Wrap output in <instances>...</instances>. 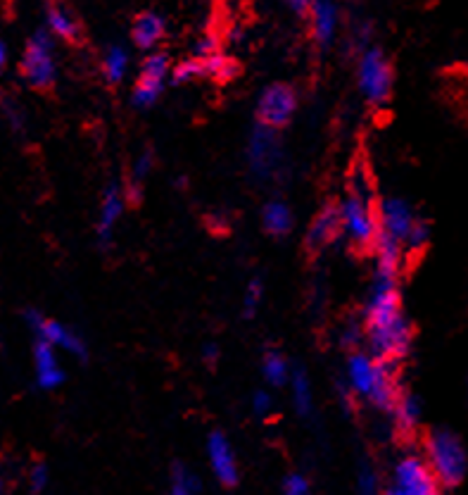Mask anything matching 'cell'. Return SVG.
Wrapping results in <instances>:
<instances>
[{
  "label": "cell",
  "instance_id": "6da1fadb",
  "mask_svg": "<svg viewBox=\"0 0 468 495\" xmlns=\"http://www.w3.org/2000/svg\"><path fill=\"white\" fill-rule=\"evenodd\" d=\"M364 336L371 355L383 363H397L411 351V324L402 310V296L395 272L376 269L364 308Z\"/></svg>",
  "mask_w": 468,
  "mask_h": 495
},
{
  "label": "cell",
  "instance_id": "7a4b0ae2",
  "mask_svg": "<svg viewBox=\"0 0 468 495\" xmlns=\"http://www.w3.org/2000/svg\"><path fill=\"white\" fill-rule=\"evenodd\" d=\"M345 388L352 395L369 400L379 410L390 412L400 398L390 363H383L371 353H352L345 367Z\"/></svg>",
  "mask_w": 468,
  "mask_h": 495
},
{
  "label": "cell",
  "instance_id": "3957f363",
  "mask_svg": "<svg viewBox=\"0 0 468 495\" xmlns=\"http://www.w3.org/2000/svg\"><path fill=\"white\" fill-rule=\"evenodd\" d=\"M338 212H340L342 236H345L352 246L369 248L376 243V238H379L380 234L379 212L373 210L371 191H369V184L364 182V176H355L352 191H349L348 198L338 205Z\"/></svg>",
  "mask_w": 468,
  "mask_h": 495
},
{
  "label": "cell",
  "instance_id": "277c9868",
  "mask_svg": "<svg viewBox=\"0 0 468 495\" xmlns=\"http://www.w3.org/2000/svg\"><path fill=\"white\" fill-rule=\"evenodd\" d=\"M423 459L442 489H454L466 479L468 453L454 431L432 429L423 446Z\"/></svg>",
  "mask_w": 468,
  "mask_h": 495
},
{
  "label": "cell",
  "instance_id": "5b68a950",
  "mask_svg": "<svg viewBox=\"0 0 468 495\" xmlns=\"http://www.w3.org/2000/svg\"><path fill=\"white\" fill-rule=\"evenodd\" d=\"M19 72L31 89H50L57 79V58L55 43L46 29L34 31L25 43L19 58Z\"/></svg>",
  "mask_w": 468,
  "mask_h": 495
},
{
  "label": "cell",
  "instance_id": "8992f818",
  "mask_svg": "<svg viewBox=\"0 0 468 495\" xmlns=\"http://www.w3.org/2000/svg\"><path fill=\"white\" fill-rule=\"evenodd\" d=\"M357 84L371 105L388 100L392 91V67L380 48H364L357 65Z\"/></svg>",
  "mask_w": 468,
  "mask_h": 495
},
{
  "label": "cell",
  "instance_id": "52a82bcc",
  "mask_svg": "<svg viewBox=\"0 0 468 495\" xmlns=\"http://www.w3.org/2000/svg\"><path fill=\"white\" fill-rule=\"evenodd\" d=\"M247 164L257 179L269 182L278 174L283 164V145L278 133L274 129L266 127H255L247 141Z\"/></svg>",
  "mask_w": 468,
  "mask_h": 495
},
{
  "label": "cell",
  "instance_id": "ba28073f",
  "mask_svg": "<svg viewBox=\"0 0 468 495\" xmlns=\"http://www.w3.org/2000/svg\"><path fill=\"white\" fill-rule=\"evenodd\" d=\"M25 321L31 332H34V339L36 341L48 343L50 348H55L57 353H67V355L74 357H86L84 339H81L74 329L62 324V321L50 320V317L41 314L38 310H26Z\"/></svg>",
  "mask_w": 468,
  "mask_h": 495
},
{
  "label": "cell",
  "instance_id": "9c48e42d",
  "mask_svg": "<svg viewBox=\"0 0 468 495\" xmlns=\"http://www.w3.org/2000/svg\"><path fill=\"white\" fill-rule=\"evenodd\" d=\"M392 486L407 495H442V486L432 477L431 467L421 455H404L392 469Z\"/></svg>",
  "mask_w": 468,
  "mask_h": 495
},
{
  "label": "cell",
  "instance_id": "30bf717a",
  "mask_svg": "<svg viewBox=\"0 0 468 495\" xmlns=\"http://www.w3.org/2000/svg\"><path fill=\"white\" fill-rule=\"evenodd\" d=\"M169 74H172V67H169L167 55L164 53L148 55L139 69V79H136V86H133L131 103L140 110L152 108V105L160 100V96H162V89L164 84H167Z\"/></svg>",
  "mask_w": 468,
  "mask_h": 495
},
{
  "label": "cell",
  "instance_id": "8fae6325",
  "mask_svg": "<svg viewBox=\"0 0 468 495\" xmlns=\"http://www.w3.org/2000/svg\"><path fill=\"white\" fill-rule=\"evenodd\" d=\"M297 110V93L288 84H271L259 93L257 117L259 124L266 129H281L293 120Z\"/></svg>",
  "mask_w": 468,
  "mask_h": 495
},
{
  "label": "cell",
  "instance_id": "7c38bea8",
  "mask_svg": "<svg viewBox=\"0 0 468 495\" xmlns=\"http://www.w3.org/2000/svg\"><path fill=\"white\" fill-rule=\"evenodd\" d=\"M207 462H210V469L214 474V479L222 486H235L238 479H241V471H238V459H235L234 446L228 443L226 436L222 431H214L207 438Z\"/></svg>",
  "mask_w": 468,
  "mask_h": 495
},
{
  "label": "cell",
  "instance_id": "4fadbf2b",
  "mask_svg": "<svg viewBox=\"0 0 468 495\" xmlns=\"http://www.w3.org/2000/svg\"><path fill=\"white\" fill-rule=\"evenodd\" d=\"M379 229L380 234L390 236L397 243H404L411 226L416 224L414 207L404 198H385L379 205Z\"/></svg>",
  "mask_w": 468,
  "mask_h": 495
},
{
  "label": "cell",
  "instance_id": "5bb4252c",
  "mask_svg": "<svg viewBox=\"0 0 468 495\" xmlns=\"http://www.w3.org/2000/svg\"><path fill=\"white\" fill-rule=\"evenodd\" d=\"M31 360H34V376L36 386L43 391H55L65 384V369L60 364V353L50 348L43 341H34L31 348Z\"/></svg>",
  "mask_w": 468,
  "mask_h": 495
},
{
  "label": "cell",
  "instance_id": "9a60e30c",
  "mask_svg": "<svg viewBox=\"0 0 468 495\" xmlns=\"http://www.w3.org/2000/svg\"><path fill=\"white\" fill-rule=\"evenodd\" d=\"M124 207H127V194H124V188H121L120 184H109V186L105 188V194H102L100 212H98V238H100V243H105V246L112 241L114 229H117L121 215H124Z\"/></svg>",
  "mask_w": 468,
  "mask_h": 495
},
{
  "label": "cell",
  "instance_id": "2e32d148",
  "mask_svg": "<svg viewBox=\"0 0 468 495\" xmlns=\"http://www.w3.org/2000/svg\"><path fill=\"white\" fill-rule=\"evenodd\" d=\"M309 25H312V37L318 46H330L336 38L338 25H340V10L328 0H317L309 5Z\"/></svg>",
  "mask_w": 468,
  "mask_h": 495
},
{
  "label": "cell",
  "instance_id": "e0dca14e",
  "mask_svg": "<svg viewBox=\"0 0 468 495\" xmlns=\"http://www.w3.org/2000/svg\"><path fill=\"white\" fill-rule=\"evenodd\" d=\"M342 236L340 229V212L336 205H326L318 210L317 217L309 224V231H307V243L312 248H324L328 243H333Z\"/></svg>",
  "mask_w": 468,
  "mask_h": 495
},
{
  "label": "cell",
  "instance_id": "ac0fdd59",
  "mask_svg": "<svg viewBox=\"0 0 468 495\" xmlns=\"http://www.w3.org/2000/svg\"><path fill=\"white\" fill-rule=\"evenodd\" d=\"M164 29H167V19H164L162 15L155 13V10L140 13L139 17H136V22H133L131 29L133 43L143 50H152L157 43L162 41Z\"/></svg>",
  "mask_w": 468,
  "mask_h": 495
},
{
  "label": "cell",
  "instance_id": "d6986e66",
  "mask_svg": "<svg viewBox=\"0 0 468 495\" xmlns=\"http://www.w3.org/2000/svg\"><path fill=\"white\" fill-rule=\"evenodd\" d=\"M50 37L62 38V41H77L78 37V19L77 15L65 5H48L46 7V26Z\"/></svg>",
  "mask_w": 468,
  "mask_h": 495
},
{
  "label": "cell",
  "instance_id": "ffe728a7",
  "mask_svg": "<svg viewBox=\"0 0 468 495\" xmlns=\"http://www.w3.org/2000/svg\"><path fill=\"white\" fill-rule=\"evenodd\" d=\"M262 224H265L266 234L288 236L293 231V210L281 200H271L262 210Z\"/></svg>",
  "mask_w": 468,
  "mask_h": 495
},
{
  "label": "cell",
  "instance_id": "44dd1931",
  "mask_svg": "<svg viewBox=\"0 0 468 495\" xmlns=\"http://www.w3.org/2000/svg\"><path fill=\"white\" fill-rule=\"evenodd\" d=\"M290 395H293V407L300 417H309L314 410V391L312 381L307 376L305 369H295L290 374Z\"/></svg>",
  "mask_w": 468,
  "mask_h": 495
},
{
  "label": "cell",
  "instance_id": "7402d4cb",
  "mask_svg": "<svg viewBox=\"0 0 468 495\" xmlns=\"http://www.w3.org/2000/svg\"><path fill=\"white\" fill-rule=\"evenodd\" d=\"M373 250H376V269L400 274V265H402L404 253L402 243H397L390 236L379 234V238L373 243Z\"/></svg>",
  "mask_w": 468,
  "mask_h": 495
},
{
  "label": "cell",
  "instance_id": "603a6c76",
  "mask_svg": "<svg viewBox=\"0 0 468 495\" xmlns=\"http://www.w3.org/2000/svg\"><path fill=\"white\" fill-rule=\"evenodd\" d=\"M392 417H395L397 429L400 431H414L421 422V415H423V407H421V400L411 393H400L395 407H392Z\"/></svg>",
  "mask_w": 468,
  "mask_h": 495
},
{
  "label": "cell",
  "instance_id": "cb8c5ba5",
  "mask_svg": "<svg viewBox=\"0 0 468 495\" xmlns=\"http://www.w3.org/2000/svg\"><path fill=\"white\" fill-rule=\"evenodd\" d=\"M129 72V50L120 43L108 46L105 55H102V74L109 84H120L121 79Z\"/></svg>",
  "mask_w": 468,
  "mask_h": 495
},
{
  "label": "cell",
  "instance_id": "d4e9b609",
  "mask_svg": "<svg viewBox=\"0 0 468 495\" xmlns=\"http://www.w3.org/2000/svg\"><path fill=\"white\" fill-rule=\"evenodd\" d=\"M262 374L271 386H283V384H288L293 372H290V364L283 357V353L266 351L265 357H262Z\"/></svg>",
  "mask_w": 468,
  "mask_h": 495
},
{
  "label": "cell",
  "instance_id": "484cf974",
  "mask_svg": "<svg viewBox=\"0 0 468 495\" xmlns=\"http://www.w3.org/2000/svg\"><path fill=\"white\" fill-rule=\"evenodd\" d=\"M200 483L198 474L188 469L186 465H176L172 469V479H169V495H200Z\"/></svg>",
  "mask_w": 468,
  "mask_h": 495
},
{
  "label": "cell",
  "instance_id": "4316f807",
  "mask_svg": "<svg viewBox=\"0 0 468 495\" xmlns=\"http://www.w3.org/2000/svg\"><path fill=\"white\" fill-rule=\"evenodd\" d=\"M0 115H3V121L7 124V129L17 136L26 132V110L19 105V100H15L13 96H0Z\"/></svg>",
  "mask_w": 468,
  "mask_h": 495
},
{
  "label": "cell",
  "instance_id": "83f0119b",
  "mask_svg": "<svg viewBox=\"0 0 468 495\" xmlns=\"http://www.w3.org/2000/svg\"><path fill=\"white\" fill-rule=\"evenodd\" d=\"M200 65H203L204 74H210V77L219 79V81H228V79L235 74V69H238V65H235L226 53H222V50H216L214 55L204 58Z\"/></svg>",
  "mask_w": 468,
  "mask_h": 495
},
{
  "label": "cell",
  "instance_id": "f1b7e54d",
  "mask_svg": "<svg viewBox=\"0 0 468 495\" xmlns=\"http://www.w3.org/2000/svg\"><path fill=\"white\" fill-rule=\"evenodd\" d=\"M262 300H265V284H262V279H253L243 293V317L253 320L262 308Z\"/></svg>",
  "mask_w": 468,
  "mask_h": 495
},
{
  "label": "cell",
  "instance_id": "f546056e",
  "mask_svg": "<svg viewBox=\"0 0 468 495\" xmlns=\"http://www.w3.org/2000/svg\"><path fill=\"white\" fill-rule=\"evenodd\" d=\"M357 495H380V479L379 471L373 469V465L369 462H361L359 469H357Z\"/></svg>",
  "mask_w": 468,
  "mask_h": 495
},
{
  "label": "cell",
  "instance_id": "4dcf8cb0",
  "mask_svg": "<svg viewBox=\"0 0 468 495\" xmlns=\"http://www.w3.org/2000/svg\"><path fill=\"white\" fill-rule=\"evenodd\" d=\"M428 241H431V224L419 217L414 226H411V231H409L407 238H404L402 248H407V250H421V248H426Z\"/></svg>",
  "mask_w": 468,
  "mask_h": 495
},
{
  "label": "cell",
  "instance_id": "1f68e13d",
  "mask_svg": "<svg viewBox=\"0 0 468 495\" xmlns=\"http://www.w3.org/2000/svg\"><path fill=\"white\" fill-rule=\"evenodd\" d=\"M203 65H200L198 60H192V58H188V60L179 62V65L172 69V74H169V79L174 81V84H188V81H192V79L203 77Z\"/></svg>",
  "mask_w": 468,
  "mask_h": 495
},
{
  "label": "cell",
  "instance_id": "d6a6232c",
  "mask_svg": "<svg viewBox=\"0 0 468 495\" xmlns=\"http://www.w3.org/2000/svg\"><path fill=\"white\" fill-rule=\"evenodd\" d=\"M50 486V471L48 467L43 465V462H36V465L29 469V490L34 495L46 493Z\"/></svg>",
  "mask_w": 468,
  "mask_h": 495
},
{
  "label": "cell",
  "instance_id": "836d02e7",
  "mask_svg": "<svg viewBox=\"0 0 468 495\" xmlns=\"http://www.w3.org/2000/svg\"><path fill=\"white\" fill-rule=\"evenodd\" d=\"M283 495H312V483L305 474H290L283 481Z\"/></svg>",
  "mask_w": 468,
  "mask_h": 495
},
{
  "label": "cell",
  "instance_id": "e575fe53",
  "mask_svg": "<svg viewBox=\"0 0 468 495\" xmlns=\"http://www.w3.org/2000/svg\"><path fill=\"white\" fill-rule=\"evenodd\" d=\"M152 164H155V157H152L151 151L140 153L139 157H136V163H133V174H131V184H139L143 182L145 176L152 172Z\"/></svg>",
  "mask_w": 468,
  "mask_h": 495
},
{
  "label": "cell",
  "instance_id": "d590c367",
  "mask_svg": "<svg viewBox=\"0 0 468 495\" xmlns=\"http://www.w3.org/2000/svg\"><path fill=\"white\" fill-rule=\"evenodd\" d=\"M216 50H219V41H216V37H204L200 38L195 46H192V60L203 62L204 58H210V55H214Z\"/></svg>",
  "mask_w": 468,
  "mask_h": 495
},
{
  "label": "cell",
  "instance_id": "8d00e7d4",
  "mask_svg": "<svg viewBox=\"0 0 468 495\" xmlns=\"http://www.w3.org/2000/svg\"><path fill=\"white\" fill-rule=\"evenodd\" d=\"M253 412L257 415V417H269L271 412H274V398H271V393H266V391L255 393Z\"/></svg>",
  "mask_w": 468,
  "mask_h": 495
},
{
  "label": "cell",
  "instance_id": "74e56055",
  "mask_svg": "<svg viewBox=\"0 0 468 495\" xmlns=\"http://www.w3.org/2000/svg\"><path fill=\"white\" fill-rule=\"evenodd\" d=\"M361 339H364V326L357 324V321H349V324L340 332L342 345H357Z\"/></svg>",
  "mask_w": 468,
  "mask_h": 495
},
{
  "label": "cell",
  "instance_id": "f35d334b",
  "mask_svg": "<svg viewBox=\"0 0 468 495\" xmlns=\"http://www.w3.org/2000/svg\"><path fill=\"white\" fill-rule=\"evenodd\" d=\"M309 5H312V3H305V0H290L288 10L290 13L307 17V15H309Z\"/></svg>",
  "mask_w": 468,
  "mask_h": 495
},
{
  "label": "cell",
  "instance_id": "ab89813d",
  "mask_svg": "<svg viewBox=\"0 0 468 495\" xmlns=\"http://www.w3.org/2000/svg\"><path fill=\"white\" fill-rule=\"evenodd\" d=\"M203 360L204 363L214 364L216 360H219V348H216V343H207L203 348Z\"/></svg>",
  "mask_w": 468,
  "mask_h": 495
},
{
  "label": "cell",
  "instance_id": "60d3db41",
  "mask_svg": "<svg viewBox=\"0 0 468 495\" xmlns=\"http://www.w3.org/2000/svg\"><path fill=\"white\" fill-rule=\"evenodd\" d=\"M7 62H10V48H7V41L3 38V34H0V72L5 69Z\"/></svg>",
  "mask_w": 468,
  "mask_h": 495
},
{
  "label": "cell",
  "instance_id": "b9f144b4",
  "mask_svg": "<svg viewBox=\"0 0 468 495\" xmlns=\"http://www.w3.org/2000/svg\"><path fill=\"white\" fill-rule=\"evenodd\" d=\"M383 495H407V493H402V490L395 489V486H388V489L383 490Z\"/></svg>",
  "mask_w": 468,
  "mask_h": 495
},
{
  "label": "cell",
  "instance_id": "7bdbcfd3",
  "mask_svg": "<svg viewBox=\"0 0 468 495\" xmlns=\"http://www.w3.org/2000/svg\"><path fill=\"white\" fill-rule=\"evenodd\" d=\"M0 495H5V483H3V479H0Z\"/></svg>",
  "mask_w": 468,
  "mask_h": 495
},
{
  "label": "cell",
  "instance_id": "ee69618b",
  "mask_svg": "<svg viewBox=\"0 0 468 495\" xmlns=\"http://www.w3.org/2000/svg\"><path fill=\"white\" fill-rule=\"evenodd\" d=\"M0 341H3V332H0Z\"/></svg>",
  "mask_w": 468,
  "mask_h": 495
}]
</instances>
